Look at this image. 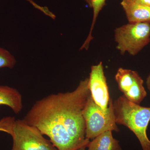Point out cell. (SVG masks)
Wrapping results in <instances>:
<instances>
[{
    "instance_id": "6da1fadb",
    "label": "cell",
    "mask_w": 150,
    "mask_h": 150,
    "mask_svg": "<svg viewBox=\"0 0 150 150\" xmlns=\"http://www.w3.org/2000/svg\"><path fill=\"white\" fill-rule=\"evenodd\" d=\"M88 78L80 82L72 92L52 94L37 100L23 120L36 127L57 150L87 147L83 111L89 97Z\"/></svg>"
},
{
    "instance_id": "7a4b0ae2",
    "label": "cell",
    "mask_w": 150,
    "mask_h": 150,
    "mask_svg": "<svg viewBox=\"0 0 150 150\" xmlns=\"http://www.w3.org/2000/svg\"><path fill=\"white\" fill-rule=\"evenodd\" d=\"M112 105L116 124L126 126L132 131L143 150H150V140L147 134L150 121V107L131 102L123 95L112 101Z\"/></svg>"
},
{
    "instance_id": "3957f363",
    "label": "cell",
    "mask_w": 150,
    "mask_h": 150,
    "mask_svg": "<svg viewBox=\"0 0 150 150\" xmlns=\"http://www.w3.org/2000/svg\"><path fill=\"white\" fill-rule=\"evenodd\" d=\"M114 39L116 49L121 55L126 52L135 56L150 42V24L130 23L115 28Z\"/></svg>"
},
{
    "instance_id": "277c9868",
    "label": "cell",
    "mask_w": 150,
    "mask_h": 150,
    "mask_svg": "<svg viewBox=\"0 0 150 150\" xmlns=\"http://www.w3.org/2000/svg\"><path fill=\"white\" fill-rule=\"evenodd\" d=\"M112 100L110 98L107 110H105L89 97L83 114L86 124V137L92 140L103 132L108 131L118 132L112 109Z\"/></svg>"
},
{
    "instance_id": "5b68a950",
    "label": "cell",
    "mask_w": 150,
    "mask_h": 150,
    "mask_svg": "<svg viewBox=\"0 0 150 150\" xmlns=\"http://www.w3.org/2000/svg\"><path fill=\"white\" fill-rule=\"evenodd\" d=\"M43 135L38 128L23 119L16 120L11 135L13 141L11 150H57Z\"/></svg>"
},
{
    "instance_id": "8992f818",
    "label": "cell",
    "mask_w": 150,
    "mask_h": 150,
    "mask_svg": "<svg viewBox=\"0 0 150 150\" xmlns=\"http://www.w3.org/2000/svg\"><path fill=\"white\" fill-rule=\"evenodd\" d=\"M115 79L119 90L131 102L140 105L146 96L144 80L137 71L121 67L117 70Z\"/></svg>"
},
{
    "instance_id": "52a82bcc",
    "label": "cell",
    "mask_w": 150,
    "mask_h": 150,
    "mask_svg": "<svg viewBox=\"0 0 150 150\" xmlns=\"http://www.w3.org/2000/svg\"><path fill=\"white\" fill-rule=\"evenodd\" d=\"M88 79V88L93 101L103 110H107L110 98L102 62L91 66Z\"/></svg>"
},
{
    "instance_id": "ba28073f",
    "label": "cell",
    "mask_w": 150,
    "mask_h": 150,
    "mask_svg": "<svg viewBox=\"0 0 150 150\" xmlns=\"http://www.w3.org/2000/svg\"><path fill=\"white\" fill-rule=\"evenodd\" d=\"M121 5L128 23L150 24V6L142 4L134 0H122Z\"/></svg>"
},
{
    "instance_id": "9c48e42d",
    "label": "cell",
    "mask_w": 150,
    "mask_h": 150,
    "mask_svg": "<svg viewBox=\"0 0 150 150\" xmlns=\"http://www.w3.org/2000/svg\"><path fill=\"white\" fill-rule=\"evenodd\" d=\"M1 105L8 106L15 114H19L23 108L21 94L14 88L0 85V106Z\"/></svg>"
},
{
    "instance_id": "30bf717a",
    "label": "cell",
    "mask_w": 150,
    "mask_h": 150,
    "mask_svg": "<svg viewBox=\"0 0 150 150\" xmlns=\"http://www.w3.org/2000/svg\"><path fill=\"white\" fill-rule=\"evenodd\" d=\"M88 150H122L119 142L112 136V131L103 132L90 141Z\"/></svg>"
},
{
    "instance_id": "8fae6325",
    "label": "cell",
    "mask_w": 150,
    "mask_h": 150,
    "mask_svg": "<svg viewBox=\"0 0 150 150\" xmlns=\"http://www.w3.org/2000/svg\"><path fill=\"white\" fill-rule=\"evenodd\" d=\"M106 0H91V8L93 9V16L90 31L86 39L84 41L80 50L85 49L87 50L92 40L93 39L92 33L94 28L98 14L105 5Z\"/></svg>"
},
{
    "instance_id": "7c38bea8",
    "label": "cell",
    "mask_w": 150,
    "mask_h": 150,
    "mask_svg": "<svg viewBox=\"0 0 150 150\" xmlns=\"http://www.w3.org/2000/svg\"><path fill=\"white\" fill-rule=\"evenodd\" d=\"M16 63V59L14 56L7 50L0 46V69H13Z\"/></svg>"
},
{
    "instance_id": "4fadbf2b",
    "label": "cell",
    "mask_w": 150,
    "mask_h": 150,
    "mask_svg": "<svg viewBox=\"0 0 150 150\" xmlns=\"http://www.w3.org/2000/svg\"><path fill=\"white\" fill-rule=\"evenodd\" d=\"M15 118L12 116L5 117L0 120V131L5 132L11 136L12 134Z\"/></svg>"
},
{
    "instance_id": "5bb4252c",
    "label": "cell",
    "mask_w": 150,
    "mask_h": 150,
    "mask_svg": "<svg viewBox=\"0 0 150 150\" xmlns=\"http://www.w3.org/2000/svg\"><path fill=\"white\" fill-rule=\"evenodd\" d=\"M134 1L142 4L150 6V0H134Z\"/></svg>"
},
{
    "instance_id": "9a60e30c",
    "label": "cell",
    "mask_w": 150,
    "mask_h": 150,
    "mask_svg": "<svg viewBox=\"0 0 150 150\" xmlns=\"http://www.w3.org/2000/svg\"><path fill=\"white\" fill-rule=\"evenodd\" d=\"M146 85L148 89L150 92V72L146 79Z\"/></svg>"
},
{
    "instance_id": "2e32d148",
    "label": "cell",
    "mask_w": 150,
    "mask_h": 150,
    "mask_svg": "<svg viewBox=\"0 0 150 150\" xmlns=\"http://www.w3.org/2000/svg\"><path fill=\"white\" fill-rule=\"evenodd\" d=\"M90 7L91 8V0H85Z\"/></svg>"
},
{
    "instance_id": "e0dca14e",
    "label": "cell",
    "mask_w": 150,
    "mask_h": 150,
    "mask_svg": "<svg viewBox=\"0 0 150 150\" xmlns=\"http://www.w3.org/2000/svg\"><path fill=\"white\" fill-rule=\"evenodd\" d=\"M86 147H82L79 148V149H77L76 150H86Z\"/></svg>"
}]
</instances>
